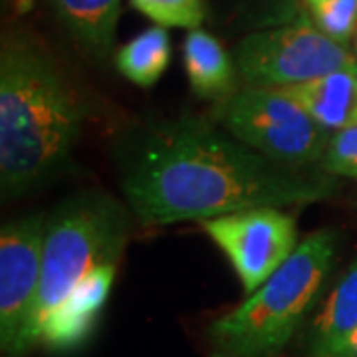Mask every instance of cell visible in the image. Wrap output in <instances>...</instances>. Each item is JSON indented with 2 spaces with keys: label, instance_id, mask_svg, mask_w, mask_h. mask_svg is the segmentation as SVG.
<instances>
[{
  "label": "cell",
  "instance_id": "6da1fadb",
  "mask_svg": "<svg viewBox=\"0 0 357 357\" xmlns=\"http://www.w3.org/2000/svg\"><path fill=\"white\" fill-rule=\"evenodd\" d=\"M119 189L141 227L206 220L256 206L332 199L337 177L268 159L208 117L145 119L115 145Z\"/></svg>",
  "mask_w": 357,
  "mask_h": 357
},
{
  "label": "cell",
  "instance_id": "7a4b0ae2",
  "mask_svg": "<svg viewBox=\"0 0 357 357\" xmlns=\"http://www.w3.org/2000/svg\"><path fill=\"white\" fill-rule=\"evenodd\" d=\"M86 102L50 56L24 36L0 48V191L14 201L64 173L84 123Z\"/></svg>",
  "mask_w": 357,
  "mask_h": 357
},
{
  "label": "cell",
  "instance_id": "3957f363",
  "mask_svg": "<svg viewBox=\"0 0 357 357\" xmlns=\"http://www.w3.org/2000/svg\"><path fill=\"white\" fill-rule=\"evenodd\" d=\"M337 258V232H312L243 304L208 326V342L229 357H278L318 306Z\"/></svg>",
  "mask_w": 357,
  "mask_h": 357
},
{
  "label": "cell",
  "instance_id": "277c9868",
  "mask_svg": "<svg viewBox=\"0 0 357 357\" xmlns=\"http://www.w3.org/2000/svg\"><path fill=\"white\" fill-rule=\"evenodd\" d=\"M131 217L128 204L98 189L74 192L52 211L46 222L38 296L13 357H26L38 345L44 319L86 274L121 258Z\"/></svg>",
  "mask_w": 357,
  "mask_h": 357
},
{
  "label": "cell",
  "instance_id": "5b68a950",
  "mask_svg": "<svg viewBox=\"0 0 357 357\" xmlns=\"http://www.w3.org/2000/svg\"><path fill=\"white\" fill-rule=\"evenodd\" d=\"M208 119L268 159L298 169L319 165L333 135L276 88L236 89L215 102Z\"/></svg>",
  "mask_w": 357,
  "mask_h": 357
},
{
  "label": "cell",
  "instance_id": "8992f818",
  "mask_svg": "<svg viewBox=\"0 0 357 357\" xmlns=\"http://www.w3.org/2000/svg\"><path fill=\"white\" fill-rule=\"evenodd\" d=\"M238 77L252 88H286L333 72L357 74L356 54L310 18L246 34L232 52Z\"/></svg>",
  "mask_w": 357,
  "mask_h": 357
},
{
  "label": "cell",
  "instance_id": "52a82bcc",
  "mask_svg": "<svg viewBox=\"0 0 357 357\" xmlns=\"http://www.w3.org/2000/svg\"><path fill=\"white\" fill-rule=\"evenodd\" d=\"M204 234L229 258L246 296L256 292L298 248V225L278 206L244 208L201 220Z\"/></svg>",
  "mask_w": 357,
  "mask_h": 357
},
{
  "label": "cell",
  "instance_id": "ba28073f",
  "mask_svg": "<svg viewBox=\"0 0 357 357\" xmlns=\"http://www.w3.org/2000/svg\"><path fill=\"white\" fill-rule=\"evenodd\" d=\"M48 215L34 213L0 229V357H13L34 307Z\"/></svg>",
  "mask_w": 357,
  "mask_h": 357
},
{
  "label": "cell",
  "instance_id": "9c48e42d",
  "mask_svg": "<svg viewBox=\"0 0 357 357\" xmlns=\"http://www.w3.org/2000/svg\"><path fill=\"white\" fill-rule=\"evenodd\" d=\"M117 262L96 266L74 286L58 307L44 319L38 344L54 354H70L88 344L107 306Z\"/></svg>",
  "mask_w": 357,
  "mask_h": 357
},
{
  "label": "cell",
  "instance_id": "30bf717a",
  "mask_svg": "<svg viewBox=\"0 0 357 357\" xmlns=\"http://www.w3.org/2000/svg\"><path fill=\"white\" fill-rule=\"evenodd\" d=\"M86 56L105 60L114 52L121 0H44Z\"/></svg>",
  "mask_w": 357,
  "mask_h": 357
},
{
  "label": "cell",
  "instance_id": "8fae6325",
  "mask_svg": "<svg viewBox=\"0 0 357 357\" xmlns=\"http://www.w3.org/2000/svg\"><path fill=\"white\" fill-rule=\"evenodd\" d=\"M183 64L192 93L201 100L220 102L238 89L234 58L220 40L203 28L189 30L183 44Z\"/></svg>",
  "mask_w": 357,
  "mask_h": 357
},
{
  "label": "cell",
  "instance_id": "7c38bea8",
  "mask_svg": "<svg viewBox=\"0 0 357 357\" xmlns=\"http://www.w3.org/2000/svg\"><path fill=\"white\" fill-rule=\"evenodd\" d=\"M280 89L330 131L357 128V74L333 72Z\"/></svg>",
  "mask_w": 357,
  "mask_h": 357
},
{
  "label": "cell",
  "instance_id": "4fadbf2b",
  "mask_svg": "<svg viewBox=\"0 0 357 357\" xmlns=\"http://www.w3.org/2000/svg\"><path fill=\"white\" fill-rule=\"evenodd\" d=\"M357 326V260L316 307L302 333L304 357L328 349Z\"/></svg>",
  "mask_w": 357,
  "mask_h": 357
},
{
  "label": "cell",
  "instance_id": "5bb4252c",
  "mask_svg": "<svg viewBox=\"0 0 357 357\" xmlns=\"http://www.w3.org/2000/svg\"><path fill=\"white\" fill-rule=\"evenodd\" d=\"M121 76L139 88H153L171 64V36L165 26H151L126 42L114 56Z\"/></svg>",
  "mask_w": 357,
  "mask_h": 357
},
{
  "label": "cell",
  "instance_id": "9a60e30c",
  "mask_svg": "<svg viewBox=\"0 0 357 357\" xmlns=\"http://www.w3.org/2000/svg\"><path fill=\"white\" fill-rule=\"evenodd\" d=\"M307 18L342 46H349L357 32V0H302Z\"/></svg>",
  "mask_w": 357,
  "mask_h": 357
},
{
  "label": "cell",
  "instance_id": "2e32d148",
  "mask_svg": "<svg viewBox=\"0 0 357 357\" xmlns=\"http://www.w3.org/2000/svg\"><path fill=\"white\" fill-rule=\"evenodd\" d=\"M135 10L165 28H201L206 18V0H129Z\"/></svg>",
  "mask_w": 357,
  "mask_h": 357
},
{
  "label": "cell",
  "instance_id": "e0dca14e",
  "mask_svg": "<svg viewBox=\"0 0 357 357\" xmlns=\"http://www.w3.org/2000/svg\"><path fill=\"white\" fill-rule=\"evenodd\" d=\"M236 16H243L250 26L272 28L306 18L302 0H229Z\"/></svg>",
  "mask_w": 357,
  "mask_h": 357
},
{
  "label": "cell",
  "instance_id": "ac0fdd59",
  "mask_svg": "<svg viewBox=\"0 0 357 357\" xmlns=\"http://www.w3.org/2000/svg\"><path fill=\"white\" fill-rule=\"evenodd\" d=\"M318 169L333 177H345L357 181V128L333 131L328 151Z\"/></svg>",
  "mask_w": 357,
  "mask_h": 357
},
{
  "label": "cell",
  "instance_id": "d6986e66",
  "mask_svg": "<svg viewBox=\"0 0 357 357\" xmlns=\"http://www.w3.org/2000/svg\"><path fill=\"white\" fill-rule=\"evenodd\" d=\"M312 357H357V326L351 332L345 333L342 340H337L335 344L330 345L328 349H324V351H319Z\"/></svg>",
  "mask_w": 357,
  "mask_h": 357
},
{
  "label": "cell",
  "instance_id": "ffe728a7",
  "mask_svg": "<svg viewBox=\"0 0 357 357\" xmlns=\"http://www.w3.org/2000/svg\"><path fill=\"white\" fill-rule=\"evenodd\" d=\"M354 54H356V58H357V32H356V36H354Z\"/></svg>",
  "mask_w": 357,
  "mask_h": 357
},
{
  "label": "cell",
  "instance_id": "44dd1931",
  "mask_svg": "<svg viewBox=\"0 0 357 357\" xmlns=\"http://www.w3.org/2000/svg\"><path fill=\"white\" fill-rule=\"evenodd\" d=\"M211 357H229V356H225V354H220V351H215Z\"/></svg>",
  "mask_w": 357,
  "mask_h": 357
},
{
  "label": "cell",
  "instance_id": "7402d4cb",
  "mask_svg": "<svg viewBox=\"0 0 357 357\" xmlns=\"http://www.w3.org/2000/svg\"><path fill=\"white\" fill-rule=\"evenodd\" d=\"M20 2H24V0H20Z\"/></svg>",
  "mask_w": 357,
  "mask_h": 357
}]
</instances>
